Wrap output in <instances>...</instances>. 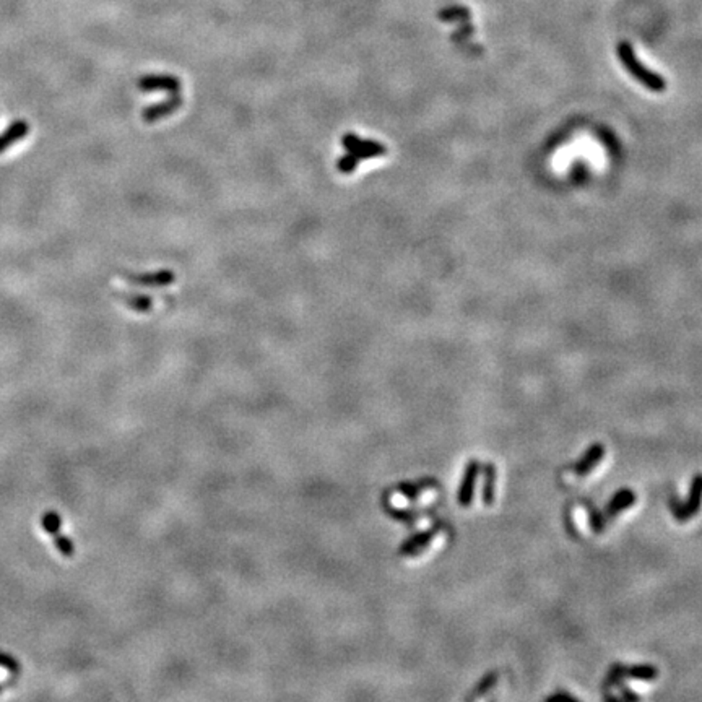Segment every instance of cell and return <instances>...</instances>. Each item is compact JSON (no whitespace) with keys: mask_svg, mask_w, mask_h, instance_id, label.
<instances>
[{"mask_svg":"<svg viewBox=\"0 0 702 702\" xmlns=\"http://www.w3.org/2000/svg\"><path fill=\"white\" fill-rule=\"evenodd\" d=\"M659 676V670L655 668L654 665H638V666H631V668H626V666L616 665L611 668L610 676H608V683L615 685L619 678H633L639 681H654Z\"/></svg>","mask_w":702,"mask_h":702,"instance_id":"4","label":"cell"},{"mask_svg":"<svg viewBox=\"0 0 702 702\" xmlns=\"http://www.w3.org/2000/svg\"><path fill=\"white\" fill-rule=\"evenodd\" d=\"M0 666H3V668H7L10 671H18L17 661H15L12 657H8L7 654H2V652H0Z\"/></svg>","mask_w":702,"mask_h":702,"instance_id":"14","label":"cell"},{"mask_svg":"<svg viewBox=\"0 0 702 702\" xmlns=\"http://www.w3.org/2000/svg\"><path fill=\"white\" fill-rule=\"evenodd\" d=\"M431 484H434L433 479H424V482L420 483V484H402V486H398V489H400V491L403 494H405L407 498H412L413 499V498H416L418 494L421 493V489L429 488V486H431Z\"/></svg>","mask_w":702,"mask_h":702,"instance_id":"13","label":"cell"},{"mask_svg":"<svg viewBox=\"0 0 702 702\" xmlns=\"http://www.w3.org/2000/svg\"><path fill=\"white\" fill-rule=\"evenodd\" d=\"M345 146L348 150L346 158L340 163L343 173H351V171H355L353 168L363 160L374 158L376 155L379 156L386 153V148H384L382 145L376 143V141H363L355 137V135H350V137L345 139Z\"/></svg>","mask_w":702,"mask_h":702,"instance_id":"2","label":"cell"},{"mask_svg":"<svg viewBox=\"0 0 702 702\" xmlns=\"http://www.w3.org/2000/svg\"><path fill=\"white\" fill-rule=\"evenodd\" d=\"M437 530H439V525H434L433 528L426 530V532L418 533V535H415V537H412L402 547V549H400L402 554H418V553H421L423 549L426 548V545L434 538V535H436Z\"/></svg>","mask_w":702,"mask_h":702,"instance_id":"10","label":"cell"},{"mask_svg":"<svg viewBox=\"0 0 702 702\" xmlns=\"http://www.w3.org/2000/svg\"><path fill=\"white\" fill-rule=\"evenodd\" d=\"M618 57L621 60V64H623V67L628 70V73L636 80V82H639L643 87H645L654 93L665 92L666 80L661 77V75L655 73L654 70L645 67V65L638 59V55H636L634 49L629 43L623 41L618 44Z\"/></svg>","mask_w":702,"mask_h":702,"instance_id":"1","label":"cell"},{"mask_svg":"<svg viewBox=\"0 0 702 702\" xmlns=\"http://www.w3.org/2000/svg\"><path fill=\"white\" fill-rule=\"evenodd\" d=\"M559 699H569V701L573 699V701H575L574 696H570V694H554V696H552V698H548V701H559Z\"/></svg>","mask_w":702,"mask_h":702,"instance_id":"15","label":"cell"},{"mask_svg":"<svg viewBox=\"0 0 702 702\" xmlns=\"http://www.w3.org/2000/svg\"><path fill=\"white\" fill-rule=\"evenodd\" d=\"M478 473H479V463L477 461H472L465 468L461 489H458V504H461L462 507L470 506L473 501V489Z\"/></svg>","mask_w":702,"mask_h":702,"instance_id":"7","label":"cell"},{"mask_svg":"<svg viewBox=\"0 0 702 702\" xmlns=\"http://www.w3.org/2000/svg\"><path fill=\"white\" fill-rule=\"evenodd\" d=\"M43 527L44 530L49 535H52L54 540H55V547H57V549L60 553L64 554V556H72L73 554V543L70 542V540L67 537H62V535H59V528H60V515L57 512H48L46 515L43 517Z\"/></svg>","mask_w":702,"mask_h":702,"instance_id":"5","label":"cell"},{"mask_svg":"<svg viewBox=\"0 0 702 702\" xmlns=\"http://www.w3.org/2000/svg\"><path fill=\"white\" fill-rule=\"evenodd\" d=\"M605 457V446L603 444H594L587 449V452L584 454V457L575 463L573 467V472L577 475V477H587V475L592 472V470L598 465L600 462L603 461Z\"/></svg>","mask_w":702,"mask_h":702,"instance_id":"6","label":"cell"},{"mask_svg":"<svg viewBox=\"0 0 702 702\" xmlns=\"http://www.w3.org/2000/svg\"><path fill=\"white\" fill-rule=\"evenodd\" d=\"M483 470L484 478H486V483L483 486V501L486 506H491L494 503V486H496V467L486 463Z\"/></svg>","mask_w":702,"mask_h":702,"instance_id":"11","label":"cell"},{"mask_svg":"<svg viewBox=\"0 0 702 702\" xmlns=\"http://www.w3.org/2000/svg\"><path fill=\"white\" fill-rule=\"evenodd\" d=\"M636 493L633 491V489H629V488H624V489H619L618 493L615 494L613 498L610 499L608 504H607V509H605V512H607L608 517H616L619 512H623L626 511V509H629L633 504L636 503Z\"/></svg>","mask_w":702,"mask_h":702,"instance_id":"9","label":"cell"},{"mask_svg":"<svg viewBox=\"0 0 702 702\" xmlns=\"http://www.w3.org/2000/svg\"><path fill=\"white\" fill-rule=\"evenodd\" d=\"M701 506H702V475H696L693 478V483H691L688 501L681 504L678 501H675V499H671L670 509L676 520L686 522V520L693 519L694 515L701 511Z\"/></svg>","mask_w":702,"mask_h":702,"instance_id":"3","label":"cell"},{"mask_svg":"<svg viewBox=\"0 0 702 702\" xmlns=\"http://www.w3.org/2000/svg\"><path fill=\"white\" fill-rule=\"evenodd\" d=\"M496 681H498V673L494 671V673H489L484 676V678L479 681V685L475 688L473 691V694L470 696V699H475V698H479V696H483V694H486L489 689H491V686L496 685Z\"/></svg>","mask_w":702,"mask_h":702,"instance_id":"12","label":"cell"},{"mask_svg":"<svg viewBox=\"0 0 702 702\" xmlns=\"http://www.w3.org/2000/svg\"><path fill=\"white\" fill-rule=\"evenodd\" d=\"M28 134H29V124L27 120L22 119L15 120L13 124H10L8 127L3 130V134H0V153L7 151L10 146L18 143L20 140L28 137Z\"/></svg>","mask_w":702,"mask_h":702,"instance_id":"8","label":"cell"}]
</instances>
